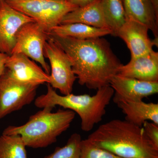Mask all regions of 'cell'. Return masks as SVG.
Returning <instances> with one entry per match:
<instances>
[{
  "instance_id": "obj_9",
  "label": "cell",
  "mask_w": 158,
  "mask_h": 158,
  "mask_svg": "<svg viewBox=\"0 0 158 158\" xmlns=\"http://www.w3.org/2000/svg\"><path fill=\"white\" fill-rule=\"evenodd\" d=\"M35 21L11 7L6 0H0V52L11 56L19 29L25 24Z\"/></svg>"
},
{
  "instance_id": "obj_16",
  "label": "cell",
  "mask_w": 158,
  "mask_h": 158,
  "mask_svg": "<svg viewBox=\"0 0 158 158\" xmlns=\"http://www.w3.org/2000/svg\"><path fill=\"white\" fill-rule=\"evenodd\" d=\"M80 23L100 28L108 29L102 9L100 0L87 6L78 7L65 15L61 24Z\"/></svg>"
},
{
  "instance_id": "obj_3",
  "label": "cell",
  "mask_w": 158,
  "mask_h": 158,
  "mask_svg": "<svg viewBox=\"0 0 158 158\" xmlns=\"http://www.w3.org/2000/svg\"><path fill=\"white\" fill-rule=\"evenodd\" d=\"M47 88L45 94L35 99V106L40 109L54 108L59 106L73 111L80 116L81 128L85 132L90 131L102 121L114 94V90L110 85L99 88L93 96L88 94L75 95L72 93L59 95L49 84Z\"/></svg>"
},
{
  "instance_id": "obj_6",
  "label": "cell",
  "mask_w": 158,
  "mask_h": 158,
  "mask_svg": "<svg viewBox=\"0 0 158 158\" xmlns=\"http://www.w3.org/2000/svg\"><path fill=\"white\" fill-rule=\"evenodd\" d=\"M44 55L50 62L51 74L49 84L54 89H58L62 95L72 93L77 78L67 54L48 37L44 44Z\"/></svg>"
},
{
  "instance_id": "obj_23",
  "label": "cell",
  "mask_w": 158,
  "mask_h": 158,
  "mask_svg": "<svg viewBox=\"0 0 158 158\" xmlns=\"http://www.w3.org/2000/svg\"><path fill=\"white\" fill-rule=\"evenodd\" d=\"M67 1L77 7H81L91 4L97 0H67Z\"/></svg>"
},
{
  "instance_id": "obj_14",
  "label": "cell",
  "mask_w": 158,
  "mask_h": 158,
  "mask_svg": "<svg viewBox=\"0 0 158 158\" xmlns=\"http://www.w3.org/2000/svg\"><path fill=\"white\" fill-rule=\"evenodd\" d=\"M127 19L147 26L156 38H158V17L151 0H123Z\"/></svg>"
},
{
  "instance_id": "obj_24",
  "label": "cell",
  "mask_w": 158,
  "mask_h": 158,
  "mask_svg": "<svg viewBox=\"0 0 158 158\" xmlns=\"http://www.w3.org/2000/svg\"><path fill=\"white\" fill-rule=\"evenodd\" d=\"M9 57L7 54L0 52V78L5 71L6 62Z\"/></svg>"
},
{
  "instance_id": "obj_7",
  "label": "cell",
  "mask_w": 158,
  "mask_h": 158,
  "mask_svg": "<svg viewBox=\"0 0 158 158\" xmlns=\"http://www.w3.org/2000/svg\"><path fill=\"white\" fill-rule=\"evenodd\" d=\"M39 86L19 81L4 71L0 78V119L30 104Z\"/></svg>"
},
{
  "instance_id": "obj_13",
  "label": "cell",
  "mask_w": 158,
  "mask_h": 158,
  "mask_svg": "<svg viewBox=\"0 0 158 158\" xmlns=\"http://www.w3.org/2000/svg\"><path fill=\"white\" fill-rule=\"evenodd\" d=\"M117 74L148 82L158 81V53H149L131 59L127 64L123 65Z\"/></svg>"
},
{
  "instance_id": "obj_21",
  "label": "cell",
  "mask_w": 158,
  "mask_h": 158,
  "mask_svg": "<svg viewBox=\"0 0 158 158\" xmlns=\"http://www.w3.org/2000/svg\"><path fill=\"white\" fill-rule=\"evenodd\" d=\"M81 158H123L92 144L88 139L81 142Z\"/></svg>"
},
{
  "instance_id": "obj_15",
  "label": "cell",
  "mask_w": 158,
  "mask_h": 158,
  "mask_svg": "<svg viewBox=\"0 0 158 158\" xmlns=\"http://www.w3.org/2000/svg\"><path fill=\"white\" fill-rule=\"evenodd\" d=\"M123 114L125 120L142 127L146 121L158 124V104L146 103L143 100L127 102L117 104Z\"/></svg>"
},
{
  "instance_id": "obj_10",
  "label": "cell",
  "mask_w": 158,
  "mask_h": 158,
  "mask_svg": "<svg viewBox=\"0 0 158 158\" xmlns=\"http://www.w3.org/2000/svg\"><path fill=\"white\" fill-rule=\"evenodd\" d=\"M110 86L114 90L113 100L116 105L124 102L138 101L158 93V81L148 82L116 74Z\"/></svg>"
},
{
  "instance_id": "obj_11",
  "label": "cell",
  "mask_w": 158,
  "mask_h": 158,
  "mask_svg": "<svg viewBox=\"0 0 158 158\" xmlns=\"http://www.w3.org/2000/svg\"><path fill=\"white\" fill-rule=\"evenodd\" d=\"M5 72L19 81L40 85L49 84L50 75L24 54H12L6 63Z\"/></svg>"
},
{
  "instance_id": "obj_5",
  "label": "cell",
  "mask_w": 158,
  "mask_h": 158,
  "mask_svg": "<svg viewBox=\"0 0 158 158\" xmlns=\"http://www.w3.org/2000/svg\"><path fill=\"white\" fill-rule=\"evenodd\" d=\"M17 11L34 19L48 33L61 23L63 17L78 7L67 0H6Z\"/></svg>"
},
{
  "instance_id": "obj_20",
  "label": "cell",
  "mask_w": 158,
  "mask_h": 158,
  "mask_svg": "<svg viewBox=\"0 0 158 158\" xmlns=\"http://www.w3.org/2000/svg\"><path fill=\"white\" fill-rule=\"evenodd\" d=\"M81 141L80 134L73 133L65 146L57 147L53 152L44 158H81Z\"/></svg>"
},
{
  "instance_id": "obj_25",
  "label": "cell",
  "mask_w": 158,
  "mask_h": 158,
  "mask_svg": "<svg viewBox=\"0 0 158 158\" xmlns=\"http://www.w3.org/2000/svg\"><path fill=\"white\" fill-rule=\"evenodd\" d=\"M152 3L156 14L158 17V0H151Z\"/></svg>"
},
{
  "instance_id": "obj_17",
  "label": "cell",
  "mask_w": 158,
  "mask_h": 158,
  "mask_svg": "<svg viewBox=\"0 0 158 158\" xmlns=\"http://www.w3.org/2000/svg\"><path fill=\"white\" fill-rule=\"evenodd\" d=\"M48 34L81 40L112 35V31L110 29L95 27L80 23L59 24L52 29Z\"/></svg>"
},
{
  "instance_id": "obj_4",
  "label": "cell",
  "mask_w": 158,
  "mask_h": 158,
  "mask_svg": "<svg viewBox=\"0 0 158 158\" xmlns=\"http://www.w3.org/2000/svg\"><path fill=\"white\" fill-rule=\"evenodd\" d=\"M53 109L49 107L43 108L30 116L25 124L6 127L3 135L20 136L26 147H48L55 143L58 137L70 127L76 115L73 111L66 109L52 113Z\"/></svg>"
},
{
  "instance_id": "obj_1",
  "label": "cell",
  "mask_w": 158,
  "mask_h": 158,
  "mask_svg": "<svg viewBox=\"0 0 158 158\" xmlns=\"http://www.w3.org/2000/svg\"><path fill=\"white\" fill-rule=\"evenodd\" d=\"M48 37L67 54L79 84L88 89L97 90L110 85L123 65L110 43L102 37L81 40L51 34Z\"/></svg>"
},
{
  "instance_id": "obj_19",
  "label": "cell",
  "mask_w": 158,
  "mask_h": 158,
  "mask_svg": "<svg viewBox=\"0 0 158 158\" xmlns=\"http://www.w3.org/2000/svg\"><path fill=\"white\" fill-rule=\"evenodd\" d=\"M26 148L19 135L0 136V158H28Z\"/></svg>"
},
{
  "instance_id": "obj_22",
  "label": "cell",
  "mask_w": 158,
  "mask_h": 158,
  "mask_svg": "<svg viewBox=\"0 0 158 158\" xmlns=\"http://www.w3.org/2000/svg\"><path fill=\"white\" fill-rule=\"evenodd\" d=\"M148 138L154 147L158 150V124L152 122L145 121L142 127Z\"/></svg>"
},
{
  "instance_id": "obj_8",
  "label": "cell",
  "mask_w": 158,
  "mask_h": 158,
  "mask_svg": "<svg viewBox=\"0 0 158 158\" xmlns=\"http://www.w3.org/2000/svg\"><path fill=\"white\" fill-rule=\"evenodd\" d=\"M48 39V33L40 24L36 21L27 23L18 32L12 54H24L40 63L43 70L50 75V67L44 55V44Z\"/></svg>"
},
{
  "instance_id": "obj_18",
  "label": "cell",
  "mask_w": 158,
  "mask_h": 158,
  "mask_svg": "<svg viewBox=\"0 0 158 158\" xmlns=\"http://www.w3.org/2000/svg\"><path fill=\"white\" fill-rule=\"evenodd\" d=\"M105 21L112 35L116 34L125 22L123 0H100Z\"/></svg>"
},
{
  "instance_id": "obj_2",
  "label": "cell",
  "mask_w": 158,
  "mask_h": 158,
  "mask_svg": "<svg viewBox=\"0 0 158 158\" xmlns=\"http://www.w3.org/2000/svg\"><path fill=\"white\" fill-rule=\"evenodd\" d=\"M87 139L121 157L158 158V150L148 138L143 128L125 119H113L101 125Z\"/></svg>"
},
{
  "instance_id": "obj_12",
  "label": "cell",
  "mask_w": 158,
  "mask_h": 158,
  "mask_svg": "<svg viewBox=\"0 0 158 158\" xmlns=\"http://www.w3.org/2000/svg\"><path fill=\"white\" fill-rule=\"evenodd\" d=\"M148 27L143 24L126 19L116 37L126 44L131 53V59L146 55L153 50L154 44L148 36Z\"/></svg>"
}]
</instances>
